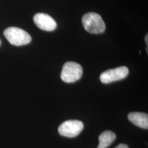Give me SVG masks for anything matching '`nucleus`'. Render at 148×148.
<instances>
[{"label": "nucleus", "instance_id": "obj_1", "mask_svg": "<svg viewBox=\"0 0 148 148\" xmlns=\"http://www.w3.org/2000/svg\"><path fill=\"white\" fill-rule=\"evenodd\" d=\"M82 22L85 30L90 34H101L106 30V24L101 16L95 12L85 14L82 18Z\"/></svg>", "mask_w": 148, "mask_h": 148}, {"label": "nucleus", "instance_id": "obj_2", "mask_svg": "<svg viewBox=\"0 0 148 148\" xmlns=\"http://www.w3.org/2000/svg\"><path fill=\"white\" fill-rule=\"evenodd\" d=\"M3 34L8 42L16 46L25 45L32 41L31 36L25 30L19 27H8L4 31Z\"/></svg>", "mask_w": 148, "mask_h": 148}, {"label": "nucleus", "instance_id": "obj_3", "mask_svg": "<svg viewBox=\"0 0 148 148\" xmlns=\"http://www.w3.org/2000/svg\"><path fill=\"white\" fill-rule=\"evenodd\" d=\"M83 69L79 64L69 62L64 64L60 75L62 81L66 83H73L80 79Z\"/></svg>", "mask_w": 148, "mask_h": 148}, {"label": "nucleus", "instance_id": "obj_4", "mask_svg": "<svg viewBox=\"0 0 148 148\" xmlns=\"http://www.w3.org/2000/svg\"><path fill=\"white\" fill-rule=\"evenodd\" d=\"M84 129L83 122L79 120H70L63 122L58 128L59 134L65 137L74 138L79 135Z\"/></svg>", "mask_w": 148, "mask_h": 148}, {"label": "nucleus", "instance_id": "obj_5", "mask_svg": "<svg viewBox=\"0 0 148 148\" xmlns=\"http://www.w3.org/2000/svg\"><path fill=\"white\" fill-rule=\"evenodd\" d=\"M129 74V70L126 66H120L109 69L103 72L100 76L101 82L108 84L126 78Z\"/></svg>", "mask_w": 148, "mask_h": 148}, {"label": "nucleus", "instance_id": "obj_6", "mask_svg": "<svg viewBox=\"0 0 148 148\" xmlns=\"http://www.w3.org/2000/svg\"><path fill=\"white\" fill-rule=\"evenodd\" d=\"M34 21L36 25L40 29L52 32L57 27V24L52 17L47 14L39 13L34 16Z\"/></svg>", "mask_w": 148, "mask_h": 148}, {"label": "nucleus", "instance_id": "obj_7", "mask_svg": "<svg viewBox=\"0 0 148 148\" xmlns=\"http://www.w3.org/2000/svg\"><path fill=\"white\" fill-rule=\"evenodd\" d=\"M128 118L130 121L138 127L148 129V115L147 114L139 112H131L128 114Z\"/></svg>", "mask_w": 148, "mask_h": 148}, {"label": "nucleus", "instance_id": "obj_8", "mask_svg": "<svg viewBox=\"0 0 148 148\" xmlns=\"http://www.w3.org/2000/svg\"><path fill=\"white\" fill-rule=\"evenodd\" d=\"M116 136L110 131H106L101 133L99 137V145L97 148H108L116 139Z\"/></svg>", "mask_w": 148, "mask_h": 148}, {"label": "nucleus", "instance_id": "obj_9", "mask_svg": "<svg viewBox=\"0 0 148 148\" xmlns=\"http://www.w3.org/2000/svg\"><path fill=\"white\" fill-rule=\"evenodd\" d=\"M115 148H129L128 146L125 144H120Z\"/></svg>", "mask_w": 148, "mask_h": 148}, {"label": "nucleus", "instance_id": "obj_10", "mask_svg": "<svg viewBox=\"0 0 148 148\" xmlns=\"http://www.w3.org/2000/svg\"><path fill=\"white\" fill-rule=\"evenodd\" d=\"M145 43H146V44H147V47H148V34L146 35V36H145Z\"/></svg>", "mask_w": 148, "mask_h": 148}, {"label": "nucleus", "instance_id": "obj_11", "mask_svg": "<svg viewBox=\"0 0 148 148\" xmlns=\"http://www.w3.org/2000/svg\"><path fill=\"white\" fill-rule=\"evenodd\" d=\"M0 43H1V41H0Z\"/></svg>", "mask_w": 148, "mask_h": 148}]
</instances>
